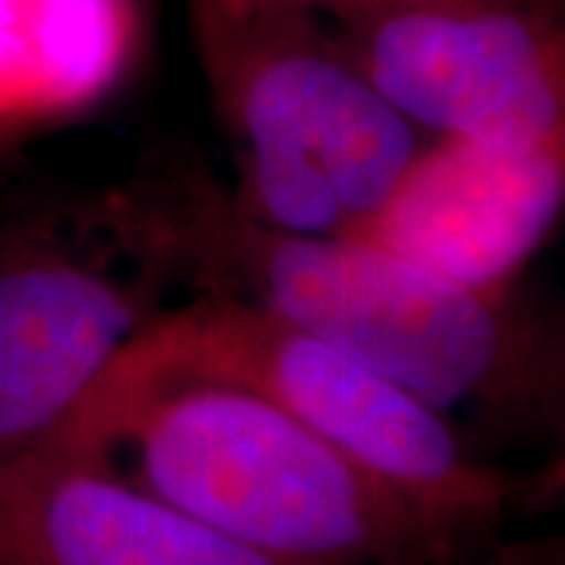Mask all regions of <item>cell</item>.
<instances>
[{
	"label": "cell",
	"instance_id": "obj_1",
	"mask_svg": "<svg viewBox=\"0 0 565 565\" xmlns=\"http://www.w3.org/2000/svg\"><path fill=\"white\" fill-rule=\"evenodd\" d=\"M39 440L85 459L129 440L148 493L248 546L264 565L424 559L452 550L403 493L239 386H161Z\"/></svg>",
	"mask_w": 565,
	"mask_h": 565
},
{
	"label": "cell",
	"instance_id": "obj_2",
	"mask_svg": "<svg viewBox=\"0 0 565 565\" xmlns=\"http://www.w3.org/2000/svg\"><path fill=\"white\" fill-rule=\"evenodd\" d=\"M214 296L267 308L437 412L505 399L527 377V345L500 302L349 233H289L243 202L192 189L154 221Z\"/></svg>",
	"mask_w": 565,
	"mask_h": 565
},
{
	"label": "cell",
	"instance_id": "obj_3",
	"mask_svg": "<svg viewBox=\"0 0 565 565\" xmlns=\"http://www.w3.org/2000/svg\"><path fill=\"white\" fill-rule=\"evenodd\" d=\"M177 384L239 386L280 405L403 493L449 546L459 527H478L503 505V484L465 459L444 412L296 323L233 296H211L139 323L54 427L92 422L141 393Z\"/></svg>",
	"mask_w": 565,
	"mask_h": 565
},
{
	"label": "cell",
	"instance_id": "obj_4",
	"mask_svg": "<svg viewBox=\"0 0 565 565\" xmlns=\"http://www.w3.org/2000/svg\"><path fill=\"white\" fill-rule=\"evenodd\" d=\"M207 79L243 141V199L289 233H349L418 151L415 126L299 0H192Z\"/></svg>",
	"mask_w": 565,
	"mask_h": 565
},
{
	"label": "cell",
	"instance_id": "obj_5",
	"mask_svg": "<svg viewBox=\"0 0 565 565\" xmlns=\"http://www.w3.org/2000/svg\"><path fill=\"white\" fill-rule=\"evenodd\" d=\"M349 25L367 82L412 126L493 145L565 139L563 39L527 3L403 7Z\"/></svg>",
	"mask_w": 565,
	"mask_h": 565
},
{
	"label": "cell",
	"instance_id": "obj_6",
	"mask_svg": "<svg viewBox=\"0 0 565 565\" xmlns=\"http://www.w3.org/2000/svg\"><path fill=\"white\" fill-rule=\"evenodd\" d=\"M563 148L440 136L349 236L500 302L563 211Z\"/></svg>",
	"mask_w": 565,
	"mask_h": 565
},
{
	"label": "cell",
	"instance_id": "obj_7",
	"mask_svg": "<svg viewBox=\"0 0 565 565\" xmlns=\"http://www.w3.org/2000/svg\"><path fill=\"white\" fill-rule=\"evenodd\" d=\"M0 565H264L145 487L54 444L0 456Z\"/></svg>",
	"mask_w": 565,
	"mask_h": 565
},
{
	"label": "cell",
	"instance_id": "obj_8",
	"mask_svg": "<svg viewBox=\"0 0 565 565\" xmlns=\"http://www.w3.org/2000/svg\"><path fill=\"white\" fill-rule=\"evenodd\" d=\"M136 330L132 299L82 264L0 270V456L61 422Z\"/></svg>",
	"mask_w": 565,
	"mask_h": 565
},
{
	"label": "cell",
	"instance_id": "obj_9",
	"mask_svg": "<svg viewBox=\"0 0 565 565\" xmlns=\"http://www.w3.org/2000/svg\"><path fill=\"white\" fill-rule=\"evenodd\" d=\"M136 0H0V122L102 102L136 51Z\"/></svg>",
	"mask_w": 565,
	"mask_h": 565
}]
</instances>
